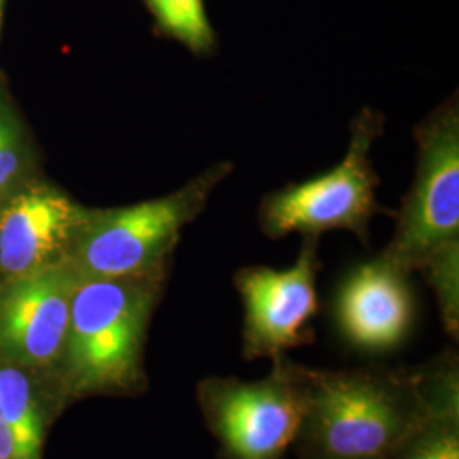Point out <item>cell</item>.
Returning <instances> with one entry per match:
<instances>
[{
  "mask_svg": "<svg viewBox=\"0 0 459 459\" xmlns=\"http://www.w3.org/2000/svg\"><path fill=\"white\" fill-rule=\"evenodd\" d=\"M407 278L381 255L349 273L337 295L335 315L351 344L385 352L407 337L415 312Z\"/></svg>",
  "mask_w": 459,
  "mask_h": 459,
  "instance_id": "cell-9",
  "label": "cell"
},
{
  "mask_svg": "<svg viewBox=\"0 0 459 459\" xmlns=\"http://www.w3.org/2000/svg\"><path fill=\"white\" fill-rule=\"evenodd\" d=\"M196 394L225 459H282L298 439L305 392L299 364L284 356L263 379L206 377Z\"/></svg>",
  "mask_w": 459,
  "mask_h": 459,
  "instance_id": "cell-5",
  "label": "cell"
},
{
  "mask_svg": "<svg viewBox=\"0 0 459 459\" xmlns=\"http://www.w3.org/2000/svg\"><path fill=\"white\" fill-rule=\"evenodd\" d=\"M0 459H16L14 455V441L0 415Z\"/></svg>",
  "mask_w": 459,
  "mask_h": 459,
  "instance_id": "cell-16",
  "label": "cell"
},
{
  "mask_svg": "<svg viewBox=\"0 0 459 459\" xmlns=\"http://www.w3.org/2000/svg\"><path fill=\"white\" fill-rule=\"evenodd\" d=\"M89 212L49 187L24 191L0 210V269L17 278L55 263L74 244Z\"/></svg>",
  "mask_w": 459,
  "mask_h": 459,
  "instance_id": "cell-10",
  "label": "cell"
},
{
  "mask_svg": "<svg viewBox=\"0 0 459 459\" xmlns=\"http://www.w3.org/2000/svg\"><path fill=\"white\" fill-rule=\"evenodd\" d=\"M147 4L167 36L196 55L213 51L214 31L204 0H147Z\"/></svg>",
  "mask_w": 459,
  "mask_h": 459,
  "instance_id": "cell-13",
  "label": "cell"
},
{
  "mask_svg": "<svg viewBox=\"0 0 459 459\" xmlns=\"http://www.w3.org/2000/svg\"><path fill=\"white\" fill-rule=\"evenodd\" d=\"M305 459H388L426 415L422 371H322L299 366Z\"/></svg>",
  "mask_w": 459,
  "mask_h": 459,
  "instance_id": "cell-1",
  "label": "cell"
},
{
  "mask_svg": "<svg viewBox=\"0 0 459 459\" xmlns=\"http://www.w3.org/2000/svg\"><path fill=\"white\" fill-rule=\"evenodd\" d=\"M77 281L68 261L13 278L0 293V352L30 366L56 359L65 351Z\"/></svg>",
  "mask_w": 459,
  "mask_h": 459,
  "instance_id": "cell-8",
  "label": "cell"
},
{
  "mask_svg": "<svg viewBox=\"0 0 459 459\" xmlns=\"http://www.w3.org/2000/svg\"><path fill=\"white\" fill-rule=\"evenodd\" d=\"M383 130V116L364 109L356 116L345 159L320 178L290 184L265 197L261 229L269 238L303 233L318 238L328 230H349L362 242L369 237V221L383 210L377 206V176L369 153Z\"/></svg>",
  "mask_w": 459,
  "mask_h": 459,
  "instance_id": "cell-4",
  "label": "cell"
},
{
  "mask_svg": "<svg viewBox=\"0 0 459 459\" xmlns=\"http://www.w3.org/2000/svg\"><path fill=\"white\" fill-rule=\"evenodd\" d=\"M2 11H4V0H0V24H2Z\"/></svg>",
  "mask_w": 459,
  "mask_h": 459,
  "instance_id": "cell-17",
  "label": "cell"
},
{
  "mask_svg": "<svg viewBox=\"0 0 459 459\" xmlns=\"http://www.w3.org/2000/svg\"><path fill=\"white\" fill-rule=\"evenodd\" d=\"M417 172L398 213L390 246L381 254L411 274L446 247L459 244V115L446 102L415 132Z\"/></svg>",
  "mask_w": 459,
  "mask_h": 459,
  "instance_id": "cell-6",
  "label": "cell"
},
{
  "mask_svg": "<svg viewBox=\"0 0 459 459\" xmlns=\"http://www.w3.org/2000/svg\"><path fill=\"white\" fill-rule=\"evenodd\" d=\"M420 273L426 274L437 298L446 332L456 339L459 328V244L439 250L422 265Z\"/></svg>",
  "mask_w": 459,
  "mask_h": 459,
  "instance_id": "cell-14",
  "label": "cell"
},
{
  "mask_svg": "<svg viewBox=\"0 0 459 459\" xmlns=\"http://www.w3.org/2000/svg\"><path fill=\"white\" fill-rule=\"evenodd\" d=\"M0 415L13 436L16 459H38L41 417L28 377L16 368H0Z\"/></svg>",
  "mask_w": 459,
  "mask_h": 459,
  "instance_id": "cell-12",
  "label": "cell"
},
{
  "mask_svg": "<svg viewBox=\"0 0 459 459\" xmlns=\"http://www.w3.org/2000/svg\"><path fill=\"white\" fill-rule=\"evenodd\" d=\"M155 278H81L66 332L70 377L82 392L111 390L138 377Z\"/></svg>",
  "mask_w": 459,
  "mask_h": 459,
  "instance_id": "cell-3",
  "label": "cell"
},
{
  "mask_svg": "<svg viewBox=\"0 0 459 459\" xmlns=\"http://www.w3.org/2000/svg\"><path fill=\"white\" fill-rule=\"evenodd\" d=\"M21 157L17 136L11 123L0 116V195L11 186L19 172Z\"/></svg>",
  "mask_w": 459,
  "mask_h": 459,
  "instance_id": "cell-15",
  "label": "cell"
},
{
  "mask_svg": "<svg viewBox=\"0 0 459 459\" xmlns=\"http://www.w3.org/2000/svg\"><path fill=\"white\" fill-rule=\"evenodd\" d=\"M230 170V164L214 165L170 196L89 213L68 263L81 278H155L181 230L203 212Z\"/></svg>",
  "mask_w": 459,
  "mask_h": 459,
  "instance_id": "cell-2",
  "label": "cell"
},
{
  "mask_svg": "<svg viewBox=\"0 0 459 459\" xmlns=\"http://www.w3.org/2000/svg\"><path fill=\"white\" fill-rule=\"evenodd\" d=\"M426 415L388 459H459L458 361L447 358L424 369Z\"/></svg>",
  "mask_w": 459,
  "mask_h": 459,
  "instance_id": "cell-11",
  "label": "cell"
},
{
  "mask_svg": "<svg viewBox=\"0 0 459 459\" xmlns=\"http://www.w3.org/2000/svg\"><path fill=\"white\" fill-rule=\"evenodd\" d=\"M318 238L305 237L296 263L288 269L246 267L235 276L244 301L246 359L284 356L312 339L310 322L318 313Z\"/></svg>",
  "mask_w": 459,
  "mask_h": 459,
  "instance_id": "cell-7",
  "label": "cell"
}]
</instances>
